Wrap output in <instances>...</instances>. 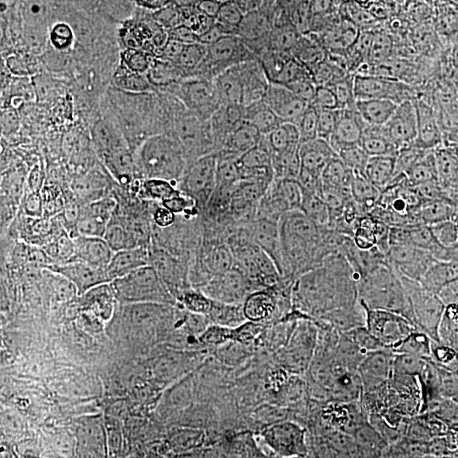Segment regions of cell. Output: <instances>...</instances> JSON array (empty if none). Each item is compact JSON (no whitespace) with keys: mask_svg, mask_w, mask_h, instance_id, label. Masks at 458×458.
Instances as JSON below:
<instances>
[{"mask_svg":"<svg viewBox=\"0 0 458 458\" xmlns=\"http://www.w3.org/2000/svg\"><path fill=\"white\" fill-rule=\"evenodd\" d=\"M270 312L285 357L340 361L353 372L376 333L359 284L331 267L310 268L285 282Z\"/></svg>","mask_w":458,"mask_h":458,"instance_id":"1","label":"cell"},{"mask_svg":"<svg viewBox=\"0 0 458 458\" xmlns=\"http://www.w3.org/2000/svg\"><path fill=\"white\" fill-rule=\"evenodd\" d=\"M435 310L425 304L401 312L376 327L355 370L361 384L384 394L401 425L410 420L433 370Z\"/></svg>","mask_w":458,"mask_h":458,"instance_id":"2","label":"cell"},{"mask_svg":"<svg viewBox=\"0 0 458 458\" xmlns=\"http://www.w3.org/2000/svg\"><path fill=\"white\" fill-rule=\"evenodd\" d=\"M353 191L377 221L404 242H418L443 213L428 160L378 155L363 162Z\"/></svg>","mask_w":458,"mask_h":458,"instance_id":"3","label":"cell"},{"mask_svg":"<svg viewBox=\"0 0 458 458\" xmlns=\"http://www.w3.org/2000/svg\"><path fill=\"white\" fill-rule=\"evenodd\" d=\"M344 270L353 278L376 321V327L401 312L431 304V287L421 243L404 242L393 231L361 236L352 246Z\"/></svg>","mask_w":458,"mask_h":458,"instance_id":"4","label":"cell"},{"mask_svg":"<svg viewBox=\"0 0 458 458\" xmlns=\"http://www.w3.org/2000/svg\"><path fill=\"white\" fill-rule=\"evenodd\" d=\"M202 316L216 344L242 367H257L278 348L270 308L253 291L211 306Z\"/></svg>","mask_w":458,"mask_h":458,"instance_id":"5","label":"cell"},{"mask_svg":"<svg viewBox=\"0 0 458 458\" xmlns=\"http://www.w3.org/2000/svg\"><path fill=\"white\" fill-rule=\"evenodd\" d=\"M458 138V70L416 90L414 109L406 126L391 143L394 155L426 160L435 149Z\"/></svg>","mask_w":458,"mask_h":458,"instance_id":"6","label":"cell"},{"mask_svg":"<svg viewBox=\"0 0 458 458\" xmlns=\"http://www.w3.org/2000/svg\"><path fill=\"white\" fill-rule=\"evenodd\" d=\"M216 370L213 353L199 342H189L149 361L147 378L155 393L177 408L211 394Z\"/></svg>","mask_w":458,"mask_h":458,"instance_id":"7","label":"cell"},{"mask_svg":"<svg viewBox=\"0 0 458 458\" xmlns=\"http://www.w3.org/2000/svg\"><path fill=\"white\" fill-rule=\"evenodd\" d=\"M367 141L350 126L310 115L293 147L304 172H336L357 164Z\"/></svg>","mask_w":458,"mask_h":458,"instance_id":"8","label":"cell"},{"mask_svg":"<svg viewBox=\"0 0 458 458\" xmlns=\"http://www.w3.org/2000/svg\"><path fill=\"white\" fill-rule=\"evenodd\" d=\"M185 274L200 312L234 295L253 291L242 265L213 243H197L189 251Z\"/></svg>","mask_w":458,"mask_h":458,"instance_id":"9","label":"cell"},{"mask_svg":"<svg viewBox=\"0 0 458 458\" xmlns=\"http://www.w3.org/2000/svg\"><path fill=\"white\" fill-rule=\"evenodd\" d=\"M282 369V386L291 397L312 404L327 401L359 387L361 382L344 363L316 357H287Z\"/></svg>","mask_w":458,"mask_h":458,"instance_id":"10","label":"cell"},{"mask_svg":"<svg viewBox=\"0 0 458 458\" xmlns=\"http://www.w3.org/2000/svg\"><path fill=\"white\" fill-rule=\"evenodd\" d=\"M229 164L240 177L257 183L282 185L304 179L293 148L262 143L245 130L229 151Z\"/></svg>","mask_w":458,"mask_h":458,"instance_id":"11","label":"cell"},{"mask_svg":"<svg viewBox=\"0 0 458 458\" xmlns=\"http://www.w3.org/2000/svg\"><path fill=\"white\" fill-rule=\"evenodd\" d=\"M416 92L403 85H389L369 90L360 113L352 123V130L365 141L391 143L410 121Z\"/></svg>","mask_w":458,"mask_h":458,"instance_id":"12","label":"cell"},{"mask_svg":"<svg viewBox=\"0 0 458 458\" xmlns=\"http://www.w3.org/2000/svg\"><path fill=\"white\" fill-rule=\"evenodd\" d=\"M310 115L285 98H253L243 107V130L262 143L294 147Z\"/></svg>","mask_w":458,"mask_h":458,"instance_id":"13","label":"cell"},{"mask_svg":"<svg viewBox=\"0 0 458 458\" xmlns=\"http://www.w3.org/2000/svg\"><path fill=\"white\" fill-rule=\"evenodd\" d=\"M304 36L312 48L333 62L367 48L365 19L348 4L306 24Z\"/></svg>","mask_w":458,"mask_h":458,"instance_id":"14","label":"cell"},{"mask_svg":"<svg viewBox=\"0 0 458 458\" xmlns=\"http://www.w3.org/2000/svg\"><path fill=\"white\" fill-rule=\"evenodd\" d=\"M367 28V48L377 53L394 70L414 64L431 47L429 38L414 33L394 21L391 14L363 16Z\"/></svg>","mask_w":458,"mask_h":458,"instance_id":"15","label":"cell"},{"mask_svg":"<svg viewBox=\"0 0 458 458\" xmlns=\"http://www.w3.org/2000/svg\"><path fill=\"white\" fill-rule=\"evenodd\" d=\"M147 62L132 47L109 49L100 64V82L113 98H131L140 94L147 83Z\"/></svg>","mask_w":458,"mask_h":458,"instance_id":"16","label":"cell"},{"mask_svg":"<svg viewBox=\"0 0 458 458\" xmlns=\"http://www.w3.org/2000/svg\"><path fill=\"white\" fill-rule=\"evenodd\" d=\"M47 426L51 431L77 437L85 429V401L79 384L62 382L58 389L48 394L45 406Z\"/></svg>","mask_w":458,"mask_h":458,"instance_id":"17","label":"cell"},{"mask_svg":"<svg viewBox=\"0 0 458 458\" xmlns=\"http://www.w3.org/2000/svg\"><path fill=\"white\" fill-rule=\"evenodd\" d=\"M338 79L359 83L361 87L374 90L389 85H399L397 70L387 62H384L377 53L370 49H360L353 55H348L335 62Z\"/></svg>","mask_w":458,"mask_h":458,"instance_id":"18","label":"cell"},{"mask_svg":"<svg viewBox=\"0 0 458 458\" xmlns=\"http://www.w3.org/2000/svg\"><path fill=\"white\" fill-rule=\"evenodd\" d=\"M355 431L321 408L306 423V443L314 455L335 457L344 452Z\"/></svg>","mask_w":458,"mask_h":458,"instance_id":"19","label":"cell"},{"mask_svg":"<svg viewBox=\"0 0 458 458\" xmlns=\"http://www.w3.org/2000/svg\"><path fill=\"white\" fill-rule=\"evenodd\" d=\"M426 160L440 194L443 213L458 211V138L435 149Z\"/></svg>","mask_w":458,"mask_h":458,"instance_id":"20","label":"cell"},{"mask_svg":"<svg viewBox=\"0 0 458 458\" xmlns=\"http://www.w3.org/2000/svg\"><path fill=\"white\" fill-rule=\"evenodd\" d=\"M367 94H369V89L361 87L359 83L338 79L319 102L318 106L319 114L346 126H352V123L360 113Z\"/></svg>","mask_w":458,"mask_h":458,"instance_id":"21","label":"cell"},{"mask_svg":"<svg viewBox=\"0 0 458 458\" xmlns=\"http://www.w3.org/2000/svg\"><path fill=\"white\" fill-rule=\"evenodd\" d=\"M445 2L440 0H397L391 16L411 31L431 38L442 14Z\"/></svg>","mask_w":458,"mask_h":458,"instance_id":"22","label":"cell"},{"mask_svg":"<svg viewBox=\"0 0 458 458\" xmlns=\"http://www.w3.org/2000/svg\"><path fill=\"white\" fill-rule=\"evenodd\" d=\"M454 70H457V68L450 65V62L437 49L429 47L425 55L420 56L414 64L397 72V77H399V85L416 92V90H421L428 85L437 82L438 79H442L443 75H446L448 72H454Z\"/></svg>","mask_w":458,"mask_h":458,"instance_id":"23","label":"cell"},{"mask_svg":"<svg viewBox=\"0 0 458 458\" xmlns=\"http://www.w3.org/2000/svg\"><path fill=\"white\" fill-rule=\"evenodd\" d=\"M431 48L443 55L458 70V0L445 2L437 28L429 38Z\"/></svg>","mask_w":458,"mask_h":458,"instance_id":"24","label":"cell"},{"mask_svg":"<svg viewBox=\"0 0 458 458\" xmlns=\"http://www.w3.org/2000/svg\"><path fill=\"white\" fill-rule=\"evenodd\" d=\"M268 2L280 16L301 21L304 24H310L321 17L327 16L346 4V0H268Z\"/></svg>","mask_w":458,"mask_h":458,"instance_id":"25","label":"cell"},{"mask_svg":"<svg viewBox=\"0 0 458 458\" xmlns=\"http://www.w3.org/2000/svg\"><path fill=\"white\" fill-rule=\"evenodd\" d=\"M395 2L397 0H346V4L353 7L361 16L391 14Z\"/></svg>","mask_w":458,"mask_h":458,"instance_id":"26","label":"cell"},{"mask_svg":"<svg viewBox=\"0 0 458 458\" xmlns=\"http://www.w3.org/2000/svg\"><path fill=\"white\" fill-rule=\"evenodd\" d=\"M213 458H259L255 457L251 452H248L245 448L238 446V445H221L217 446Z\"/></svg>","mask_w":458,"mask_h":458,"instance_id":"27","label":"cell"},{"mask_svg":"<svg viewBox=\"0 0 458 458\" xmlns=\"http://www.w3.org/2000/svg\"><path fill=\"white\" fill-rule=\"evenodd\" d=\"M440 301H448V302L457 304L458 306V268L455 270L454 277L450 278L448 287H446V291H445V294H443ZM437 302H438V301H437Z\"/></svg>","mask_w":458,"mask_h":458,"instance_id":"28","label":"cell"},{"mask_svg":"<svg viewBox=\"0 0 458 458\" xmlns=\"http://www.w3.org/2000/svg\"><path fill=\"white\" fill-rule=\"evenodd\" d=\"M440 2H450V0H440Z\"/></svg>","mask_w":458,"mask_h":458,"instance_id":"29","label":"cell"}]
</instances>
